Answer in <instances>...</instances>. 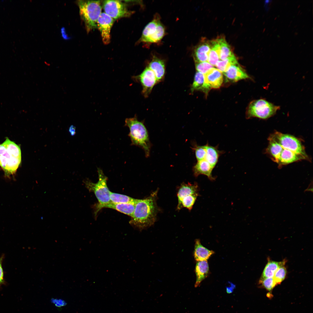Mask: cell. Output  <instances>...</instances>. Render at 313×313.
Here are the masks:
<instances>
[{"instance_id":"cell-1","label":"cell","mask_w":313,"mask_h":313,"mask_svg":"<svg viewBox=\"0 0 313 313\" xmlns=\"http://www.w3.org/2000/svg\"><path fill=\"white\" fill-rule=\"evenodd\" d=\"M268 140L266 153L280 168L300 161L310 160L302 142L293 135L276 131Z\"/></svg>"},{"instance_id":"cell-2","label":"cell","mask_w":313,"mask_h":313,"mask_svg":"<svg viewBox=\"0 0 313 313\" xmlns=\"http://www.w3.org/2000/svg\"><path fill=\"white\" fill-rule=\"evenodd\" d=\"M158 190L145 199H137L130 223L142 230L153 225L158 211L156 200Z\"/></svg>"},{"instance_id":"cell-3","label":"cell","mask_w":313,"mask_h":313,"mask_svg":"<svg viewBox=\"0 0 313 313\" xmlns=\"http://www.w3.org/2000/svg\"><path fill=\"white\" fill-rule=\"evenodd\" d=\"M21 161L20 147L8 138L0 144V166L6 176L14 174Z\"/></svg>"},{"instance_id":"cell-4","label":"cell","mask_w":313,"mask_h":313,"mask_svg":"<svg viewBox=\"0 0 313 313\" xmlns=\"http://www.w3.org/2000/svg\"><path fill=\"white\" fill-rule=\"evenodd\" d=\"M125 125L128 127L130 132L128 136L131 141V144L141 148L147 157L150 155L151 143L147 130L143 123L139 121L136 116L126 119Z\"/></svg>"},{"instance_id":"cell-5","label":"cell","mask_w":313,"mask_h":313,"mask_svg":"<svg viewBox=\"0 0 313 313\" xmlns=\"http://www.w3.org/2000/svg\"><path fill=\"white\" fill-rule=\"evenodd\" d=\"M77 3L87 32L97 28V21L102 13L100 1L81 0L77 1Z\"/></svg>"},{"instance_id":"cell-6","label":"cell","mask_w":313,"mask_h":313,"mask_svg":"<svg viewBox=\"0 0 313 313\" xmlns=\"http://www.w3.org/2000/svg\"><path fill=\"white\" fill-rule=\"evenodd\" d=\"M98 172L99 180L97 183H92L88 180L84 181L86 187L90 192L94 193L98 200V204L95 213L96 215L102 208L111 202L110 191L107 184V178L101 169L98 168Z\"/></svg>"},{"instance_id":"cell-7","label":"cell","mask_w":313,"mask_h":313,"mask_svg":"<svg viewBox=\"0 0 313 313\" xmlns=\"http://www.w3.org/2000/svg\"><path fill=\"white\" fill-rule=\"evenodd\" d=\"M280 109L276 105L263 99L254 100L248 105L246 112L247 119L257 118L266 119L274 115Z\"/></svg>"},{"instance_id":"cell-8","label":"cell","mask_w":313,"mask_h":313,"mask_svg":"<svg viewBox=\"0 0 313 313\" xmlns=\"http://www.w3.org/2000/svg\"><path fill=\"white\" fill-rule=\"evenodd\" d=\"M165 29L161 22L160 17L156 14L153 20L145 26L140 42L151 43L159 42L165 34Z\"/></svg>"},{"instance_id":"cell-9","label":"cell","mask_w":313,"mask_h":313,"mask_svg":"<svg viewBox=\"0 0 313 313\" xmlns=\"http://www.w3.org/2000/svg\"><path fill=\"white\" fill-rule=\"evenodd\" d=\"M104 12L114 20L130 16L133 12L128 10L126 5L120 0H105L103 2Z\"/></svg>"},{"instance_id":"cell-10","label":"cell","mask_w":313,"mask_h":313,"mask_svg":"<svg viewBox=\"0 0 313 313\" xmlns=\"http://www.w3.org/2000/svg\"><path fill=\"white\" fill-rule=\"evenodd\" d=\"M133 77L141 84L142 87V93L145 97L148 96L154 86L158 82L154 73L148 67L140 74Z\"/></svg>"},{"instance_id":"cell-11","label":"cell","mask_w":313,"mask_h":313,"mask_svg":"<svg viewBox=\"0 0 313 313\" xmlns=\"http://www.w3.org/2000/svg\"><path fill=\"white\" fill-rule=\"evenodd\" d=\"M114 20L105 13L102 12L97 21V28L99 30L102 40L105 44L110 41V31Z\"/></svg>"},{"instance_id":"cell-12","label":"cell","mask_w":313,"mask_h":313,"mask_svg":"<svg viewBox=\"0 0 313 313\" xmlns=\"http://www.w3.org/2000/svg\"><path fill=\"white\" fill-rule=\"evenodd\" d=\"M223 73L227 79L233 82L250 78L238 63L231 65Z\"/></svg>"},{"instance_id":"cell-13","label":"cell","mask_w":313,"mask_h":313,"mask_svg":"<svg viewBox=\"0 0 313 313\" xmlns=\"http://www.w3.org/2000/svg\"><path fill=\"white\" fill-rule=\"evenodd\" d=\"M213 48L217 52L220 60H224L234 56L230 46L223 37L215 40Z\"/></svg>"},{"instance_id":"cell-14","label":"cell","mask_w":313,"mask_h":313,"mask_svg":"<svg viewBox=\"0 0 313 313\" xmlns=\"http://www.w3.org/2000/svg\"><path fill=\"white\" fill-rule=\"evenodd\" d=\"M154 73L158 82L164 79L165 73V66L163 60L153 56L148 66Z\"/></svg>"},{"instance_id":"cell-15","label":"cell","mask_w":313,"mask_h":313,"mask_svg":"<svg viewBox=\"0 0 313 313\" xmlns=\"http://www.w3.org/2000/svg\"><path fill=\"white\" fill-rule=\"evenodd\" d=\"M204 75L211 89L218 88L222 85L223 80L222 73L217 69L213 68Z\"/></svg>"},{"instance_id":"cell-16","label":"cell","mask_w":313,"mask_h":313,"mask_svg":"<svg viewBox=\"0 0 313 313\" xmlns=\"http://www.w3.org/2000/svg\"><path fill=\"white\" fill-rule=\"evenodd\" d=\"M214 168L205 159L197 161L193 167L194 176L197 177L203 174L206 176L209 179L214 180L215 178L212 175V172Z\"/></svg>"},{"instance_id":"cell-17","label":"cell","mask_w":313,"mask_h":313,"mask_svg":"<svg viewBox=\"0 0 313 313\" xmlns=\"http://www.w3.org/2000/svg\"><path fill=\"white\" fill-rule=\"evenodd\" d=\"M211 89L210 85L205 79L204 74L197 71L191 86V92L193 93L195 91L199 90L207 94Z\"/></svg>"},{"instance_id":"cell-18","label":"cell","mask_w":313,"mask_h":313,"mask_svg":"<svg viewBox=\"0 0 313 313\" xmlns=\"http://www.w3.org/2000/svg\"><path fill=\"white\" fill-rule=\"evenodd\" d=\"M211 49L210 43L203 41L194 49V58L195 62L208 61V54Z\"/></svg>"},{"instance_id":"cell-19","label":"cell","mask_w":313,"mask_h":313,"mask_svg":"<svg viewBox=\"0 0 313 313\" xmlns=\"http://www.w3.org/2000/svg\"><path fill=\"white\" fill-rule=\"evenodd\" d=\"M199 188L197 183H183L179 189L177 193L178 204L177 209L179 208L182 199L187 196L198 193Z\"/></svg>"},{"instance_id":"cell-20","label":"cell","mask_w":313,"mask_h":313,"mask_svg":"<svg viewBox=\"0 0 313 313\" xmlns=\"http://www.w3.org/2000/svg\"><path fill=\"white\" fill-rule=\"evenodd\" d=\"M214 253V251L209 250L202 245L199 239L195 240L194 256L197 262L207 261Z\"/></svg>"},{"instance_id":"cell-21","label":"cell","mask_w":313,"mask_h":313,"mask_svg":"<svg viewBox=\"0 0 313 313\" xmlns=\"http://www.w3.org/2000/svg\"><path fill=\"white\" fill-rule=\"evenodd\" d=\"M209 267L207 261H197L195 266L196 280L194 286H199L201 282L208 276Z\"/></svg>"},{"instance_id":"cell-22","label":"cell","mask_w":313,"mask_h":313,"mask_svg":"<svg viewBox=\"0 0 313 313\" xmlns=\"http://www.w3.org/2000/svg\"><path fill=\"white\" fill-rule=\"evenodd\" d=\"M286 260L280 262H277L268 259L267 263L263 271L261 278L273 277L274 273L281 266L285 265Z\"/></svg>"},{"instance_id":"cell-23","label":"cell","mask_w":313,"mask_h":313,"mask_svg":"<svg viewBox=\"0 0 313 313\" xmlns=\"http://www.w3.org/2000/svg\"><path fill=\"white\" fill-rule=\"evenodd\" d=\"M135 204L133 203H115L110 202L104 208L114 209L132 217L134 213Z\"/></svg>"},{"instance_id":"cell-24","label":"cell","mask_w":313,"mask_h":313,"mask_svg":"<svg viewBox=\"0 0 313 313\" xmlns=\"http://www.w3.org/2000/svg\"><path fill=\"white\" fill-rule=\"evenodd\" d=\"M206 154L205 159L214 168L223 152L219 150L217 146H211L208 144H206Z\"/></svg>"},{"instance_id":"cell-25","label":"cell","mask_w":313,"mask_h":313,"mask_svg":"<svg viewBox=\"0 0 313 313\" xmlns=\"http://www.w3.org/2000/svg\"><path fill=\"white\" fill-rule=\"evenodd\" d=\"M111 202L115 203H133L136 204L137 199L128 196L110 192Z\"/></svg>"},{"instance_id":"cell-26","label":"cell","mask_w":313,"mask_h":313,"mask_svg":"<svg viewBox=\"0 0 313 313\" xmlns=\"http://www.w3.org/2000/svg\"><path fill=\"white\" fill-rule=\"evenodd\" d=\"M199 194L189 195L184 197L181 201L180 206L177 209L181 210L183 208H185L191 210Z\"/></svg>"},{"instance_id":"cell-27","label":"cell","mask_w":313,"mask_h":313,"mask_svg":"<svg viewBox=\"0 0 313 313\" xmlns=\"http://www.w3.org/2000/svg\"><path fill=\"white\" fill-rule=\"evenodd\" d=\"M238 63L234 56L224 60H219L215 66L218 70L222 73L225 72L229 67L233 64Z\"/></svg>"},{"instance_id":"cell-28","label":"cell","mask_w":313,"mask_h":313,"mask_svg":"<svg viewBox=\"0 0 313 313\" xmlns=\"http://www.w3.org/2000/svg\"><path fill=\"white\" fill-rule=\"evenodd\" d=\"M285 265L280 266L274 273L273 278L277 285L280 284L285 278L287 271Z\"/></svg>"},{"instance_id":"cell-29","label":"cell","mask_w":313,"mask_h":313,"mask_svg":"<svg viewBox=\"0 0 313 313\" xmlns=\"http://www.w3.org/2000/svg\"><path fill=\"white\" fill-rule=\"evenodd\" d=\"M259 284L269 291H271L277 285L273 277L261 278L259 281Z\"/></svg>"},{"instance_id":"cell-30","label":"cell","mask_w":313,"mask_h":313,"mask_svg":"<svg viewBox=\"0 0 313 313\" xmlns=\"http://www.w3.org/2000/svg\"><path fill=\"white\" fill-rule=\"evenodd\" d=\"M206 144L199 146L194 145L193 149L194 150L195 155L197 161L205 159L207 151Z\"/></svg>"},{"instance_id":"cell-31","label":"cell","mask_w":313,"mask_h":313,"mask_svg":"<svg viewBox=\"0 0 313 313\" xmlns=\"http://www.w3.org/2000/svg\"><path fill=\"white\" fill-rule=\"evenodd\" d=\"M195 63V68L197 71L204 74L214 68L213 66L208 61Z\"/></svg>"},{"instance_id":"cell-32","label":"cell","mask_w":313,"mask_h":313,"mask_svg":"<svg viewBox=\"0 0 313 313\" xmlns=\"http://www.w3.org/2000/svg\"><path fill=\"white\" fill-rule=\"evenodd\" d=\"M219 60L218 54L214 49L211 48L208 54V62L213 66L216 65Z\"/></svg>"},{"instance_id":"cell-33","label":"cell","mask_w":313,"mask_h":313,"mask_svg":"<svg viewBox=\"0 0 313 313\" xmlns=\"http://www.w3.org/2000/svg\"><path fill=\"white\" fill-rule=\"evenodd\" d=\"M4 258V255L3 254L0 257V287L6 283L4 278V272L2 267V262Z\"/></svg>"},{"instance_id":"cell-34","label":"cell","mask_w":313,"mask_h":313,"mask_svg":"<svg viewBox=\"0 0 313 313\" xmlns=\"http://www.w3.org/2000/svg\"><path fill=\"white\" fill-rule=\"evenodd\" d=\"M51 302L54 304L56 306L58 307H61L64 306L66 304V303L65 301L61 299H52Z\"/></svg>"},{"instance_id":"cell-35","label":"cell","mask_w":313,"mask_h":313,"mask_svg":"<svg viewBox=\"0 0 313 313\" xmlns=\"http://www.w3.org/2000/svg\"><path fill=\"white\" fill-rule=\"evenodd\" d=\"M230 286L226 287V292L230 294L232 293L233 290L235 287V285L232 283H230Z\"/></svg>"},{"instance_id":"cell-36","label":"cell","mask_w":313,"mask_h":313,"mask_svg":"<svg viewBox=\"0 0 313 313\" xmlns=\"http://www.w3.org/2000/svg\"><path fill=\"white\" fill-rule=\"evenodd\" d=\"M313 192V182L312 181L310 182L309 185L307 188L304 191V192Z\"/></svg>"},{"instance_id":"cell-37","label":"cell","mask_w":313,"mask_h":313,"mask_svg":"<svg viewBox=\"0 0 313 313\" xmlns=\"http://www.w3.org/2000/svg\"><path fill=\"white\" fill-rule=\"evenodd\" d=\"M69 131L72 135H74L75 132V129L74 126L71 125L69 128Z\"/></svg>"}]
</instances>
